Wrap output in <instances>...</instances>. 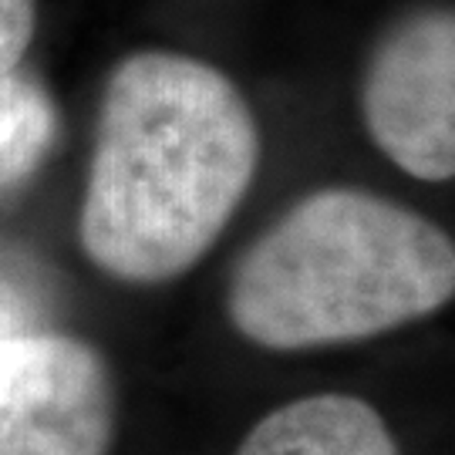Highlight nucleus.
Wrapping results in <instances>:
<instances>
[{"label": "nucleus", "instance_id": "1", "mask_svg": "<svg viewBox=\"0 0 455 455\" xmlns=\"http://www.w3.org/2000/svg\"><path fill=\"white\" fill-rule=\"evenodd\" d=\"M260 165V129L220 68L139 51L98 105L78 240L101 274L165 283L229 227Z\"/></svg>", "mask_w": 455, "mask_h": 455}, {"label": "nucleus", "instance_id": "5", "mask_svg": "<svg viewBox=\"0 0 455 455\" xmlns=\"http://www.w3.org/2000/svg\"><path fill=\"white\" fill-rule=\"evenodd\" d=\"M236 455H402L381 411L355 395L321 391L274 408Z\"/></svg>", "mask_w": 455, "mask_h": 455}, {"label": "nucleus", "instance_id": "3", "mask_svg": "<svg viewBox=\"0 0 455 455\" xmlns=\"http://www.w3.org/2000/svg\"><path fill=\"white\" fill-rule=\"evenodd\" d=\"M361 112L402 172L455 180V11H415L391 24L364 71Z\"/></svg>", "mask_w": 455, "mask_h": 455}, {"label": "nucleus", "instance_id": "7", "mask_svg": "<svg viewBox=\"0 0 455 455\" xmlns=\"http://www.w3.org/2000/svg\"><path fill=\"white\" fill-rule=\"evenodd\" d=\"M34 0H0V75L14 71L31 44Z\"/></svg>", "mask_w": 455, "mask_h": 455}, {"label": "nucleus", "instance_id": "4", "mask_svg": "<svg viewBox=\"0 0 455 455\" xmlns=\"http://www.w3.org/2000/svg\"><path fill=\"white\" fill-rule=\"evenodd\" d=\"M115 385L105 358L68 334L0 341V455H108Z\"/></svg>", "mask_w": 455, "mask_h": 455}, {"label": "nucleus", "instance_id": "8", "mask_svg": "<svg viewBox=\"0 0 455 455\" xmlns=\"http://www.w3.org/2000/svg\"><path fill=\"white\" fill-rule=\"evenodd\" d=\"M17 331H20V324H17V310L11 307V300L0 293V341L11 338V334H17Z\"/></svg>", "mask_w": 455, "mask_h": 455}, {"label": "nucleus", "instance_id": "6", "mask_svg": "<svg viewBox=\"0 0 455 455\" xmlns=\"http://www.w3.org/2000/svg\"><path fill=\"white\" fill-rule=\"evenodd\" d=\"M58 112L34 82L0 75V193L24 182L51 152Z\"/></svg>", "mask_w": 455, "mask_h": 455}, {"label": "nucleus", "instance_id": "2", "mask_svg": "<svg viewBox=\"0 0 455 455\" xmlns=\"http://www.w3.org/2000/svg\"><path fill=\"white\" fill-rule=\"evenodd\" d=\"M455 297V240L368 189L297 199L236 260L227 314L250 344L314 351L422 321Z\"/></svg>", "mask_w": 455, "mask_h": 455}]
</instances>
